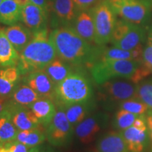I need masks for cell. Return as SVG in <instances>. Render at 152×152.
I'll list each match as a JSON object with an SVG mask.
<instances>
[{
	"instance_id": "obj_32",
	"label": "cell",
	"mask_w": 152,
	"mask_h": 152,
	"mask_svg": "<svg viewBox=\"0 0 152 152\" xmlns=\"http://www.w3.org/2000/svg\"><path fill=\"white\" fill-rule=\"evenodd\" d=\"M16 86V83H11L0 76V97L5 98L11 95Z\"/></svg>"
},
{
	"instance_id": "obj_45",
	"label": "cell",
	"mask_w": 152,
	"mask_h": 152,
	"mask_svg": "<svg viewBox=\"0 0 152 152\" xmlns=\"http://www.w3.org/2000/svg\"></svg>"
},
{
	"instance_id": "obj_22",
	"label": "cell",
	"mask_w": 152,
	"mask_h": 152,
	"mask_svg": "<svg viewBox=\"0 0 152 152\" xmlns=\"http://www.w3.org/2000/svg\"><path fill=\"white\" fill-rule=\"evenodd\" d=\"M77 68L78 67H74L61 58H56L44 69V71L46 72L55 85H56L73 73Z\"/></svg>"
},
{
	"instance_id": "obj_24",
	"label": "cell",
	"mask_w": 152,
	"mask_h": 152,
	"mask_svg": "<svg viewBox=\"0 0 152 152\" xmlns=\"http://www.w3.org/2000/svg\"><path fill=\"white\" fill-rule=\"evenodd\" d=\"M52 7L55 15L63 23L73 21L77 16V8L73 0H52Z\"/></svg>"
},
{
	"instance_id": "obj_13",
	"label": "cell",
	"mask_w": 152,
	"mask_h": 152,
	"mask_svg": "<svg viewBox=\"0 0 152 152\" xmlns=\"http://www.w3.org/2000/svg\"><path fill=\"white\" fill-rule=\"evenodd\" d=\"M21 20L33 33L47 28V13L29 1L21 7Z\"/></svg>"
},
{
	"instance_id": "obj_10",
	"label": "cell",
	"mask_w": 152,
	"mask_h": 152,
	"mask_svg": "<svg viewBox=\"0 0 152 152\" xmlns=\"http://www.w3.org/2000/svg\"><path fill=\"white\" fill-rule=\"evenodd\" d=\"M109 119L108 114L103 112L91 114L76 126L77 139L83 144H90L101 130L107 127Z\"/></svg>"
},
{
	"instance_id": "obj_16",
	"label": "cell",
	"mask_w": 152,
	"mask_h": 152,
	"mask_svg": "<svg viewBox=\"0 0 152 152\" xmlns=\"http://www.w3.org/2000/svg\"><path fill=\"white\" fill-rule=\"evenodd\" d=\"M96 109V99L93 97L91 99L80 102L68 106L64 111L66 114L68 121L74 127L83 120L90 116Z\"/></svg>"
},
{
	"instance_id": "obj_14",
	"label": "cell",
	"mask_w": 152,
	"mask_h": 152,
	"mask_svg": "<svg viewBox=\"0 0 152 152\" xmlns=\"http://www.w3.org/2000/svg\"><path fill=\"white\" fill-rule=\"evenodd\" d=\"M121 132L130 152H146L150 145L148 130L131 126Z\"/></svg>"
},
{
	"instance_id": "obj_3",
	"label": "cell",
	"mask_w": 152,
	"mask_h": 152,
	"mask_svg": "<svg viewBox=\"0 0 152 152\" xmlns=\"http://www.w3.org/2000/svg\"><path fill=\"white\" fill-rule=\"evenodd\" d=\"M94 97L92 81L83 67H78L56 85L53 102L58 109H66L73 104Z\"/></svg>"
},
{
	"instance_id": "obj_31",
	"label": "cell",
	"mask_w": 152,
	"mask_h": 152,
	"mask_svg": "<svg viewBox=\"0 0 152 152\" xmlns=\"http://www.w3.org/2000/svg\"><path fill=\"white\" fill-rule=\"evenodd\" d=\"M20 71L16 66H11L7 67L5 69L0 70V76L3 77L7 80L13 83H18L20 78Z\"/></svg>"
},
{
	"instance_id": "obj_4",
	"label": "cell",
	"mask_w": 152,
	"mask_h": 152,
	"mask_svg": "<svg viewBox=\"0 0 152 152\" xmlns=\"http://www.w3.org/2000/svg\"><path fill=\"white\" fill-rule=\"evenodd\" d=\"M142 64V60L99 59L90 68L93 80L97 85L115 78L131 79Z\"/></svg>"
},
{
	"instance_id": "obj_19",
	"label": "cell",
	"mask_w": 152,
	"mask_h": 152,
	"mask_svg": "<svg viewBox=\"0 0 152 152\" xmlns=\"http://www.w3.org/2000/svg\"><path fill=\"white\" fill-rule=\"evenodd\" d=\"M54 102L50 99L40 98L28 106L39 124L46 128L56 113Z\"/></svg>"
},
{
	"instance_id": "obj_40",
	"label": "cell",
	"mask_w": 152,
	"mask_h": 152,
	"mask_svg": "<svg viewBox=\"0 0 152 152\" xmlns=\"http://www.w3.org/2000/svg\"><path fill=\"white\" fill-rule=\"evenodd\" d=\"M0 152H11L10 149L6 145H1L0 147Z\"/></svg>"
},
{
	"instance_id": "obj_6",
	"label": "cell",
	"mask_w": 152,
	"mask_h": 152,
	"mask_svg": "<svg viewBox=\"0 0 152 152\" xmlns=\"http://www.w3.org/2000/svg\"><path fill=\"white\" fill-rule=\"evenodd\" d=\"M95 28V44L104 46L111 42L116 22L115 14L107 0H103L89 9Z\"/></svg>"
},
{
	"instance_id": "obj_15",
	"label": "cell",
	"mask_w": 152,
	"mask_h": 152,
	"mask_svg": "<svg viewBox=\"0 0 152 152\" xmlns=\"http://www.w3.org/2000/svg\"><path fill=\"white\" fill-rule=\"evenodd\" d=\"M10 42L19 54L29 44L33 37V33L21 24H15L4 29Z\"/></svg>"
},
{
	"instance_id": "obj_29",
	"label": "cell",
	"mask_w": 152,
	"mask_h": 152,
	"mask_svg": "<svg viewBox=\"0 0 152 152\" xmlns=\"http://www.w3.org/2000/svg\"><path fill=\"white\" fill-rule=\"evenodd\" d=\"M136 98L152 109V80H144L137 84Z\"/></svg>"
},
{
	"instance_id": "obj_5",
	"label": "cell",
	"mask_w": 152,
	"mask_h": 152,
	"mask_svg": "<svg viewBox=\"0 0 152 152\" xmlns=\"http://www.w3.org/2000/svg\"><path fill=\"white\" fill-rule=\"evenodd\" d=\"M97 85L98 99L107 110H112L125 100L136 98L137 85L131 80L113 79Z\"/></svg>"
},
{
	"instance_id": "obj_27",
	"label": "cell",
	"mask_w": 152,
	"mask_h": 152,
	"mask_svg": "<svg viewBox=\"0 0 152 152\" xmlns=\"http://www.w3.org/2000/svg\"><path fill=\"white\" fill-rule=\"evenodd\" d=\"M39 99H40L39 94L23 83L16 85L11 94V100L15 103L26 106H29Z\"/></svg>"
},
{
	"instance_id": "obj_30",
	"label": "cell",
	"mask_w": 152,
	"mask_h": 152,
	"mask_svg": "<svg viewBox=\"0 0 152 152\" xmlns=\"http://www.w3.org/2000/svg\"><path fill=\"white\" fill-rule=\"evenodd\" d=\"M119 109H124L130 113H134L136 115L146 114L148 111L147 106L144 104L142 101L137 98L130 99L121 102L118 106Z\"/></svg>"
},
{
	"instance_id": "obj_41",
	"label": "cell",
	"mask_w": 152,
	"mask_h": 152,
	"mask_svg": "<svg viewBox=\"0 0 152 152\" xmlns=\"http://www.w3.org/2000/svg\"><path fill=\"white\" fill-rule=\"evenodd\" d=\"M16 2L20 6H23L26 4H27L28 2H29V1H30V0H16Z\"/></svg>"
},
{
	"instance_id": "obj_33",
	"label": "cell",
	"mask_w": 152,
	"mask_h": 152,
	"mask_svg": "<svg viewBox=\"0 0 152 152\" xmlns=\"http://www.w3.org/2000/svg\"><path fill=\"white\" fill-rule=\"evenodd\" d=\"M142 64L152 73V46L149 44L143 49Z\"/></svg>"
},
{
	"instance_id": "obj_25",
	"label": "cell",
	"mask_w": 152,
	"mask_h": 152,
	"mask_svg": "<svg viewBox=\"0 0 152 152\" xmlns=\"http://www.w3.org/2000/svg\"><path fill=\"white\" fill-rule=\"evenodd\" d=\"M142 47L133 50H125L115 47L111 48H105L104 47L99 59L142 60Z\"/></svg>"
},
{
	"instance_id": "obj_21",
	"label": "cell",
	"mask_w": 152,
	"mask_h": 152,
	"mask_svg": "<svg viewBox=\"0 0 152 152\" xmlns=\"http://www.w3.org/2000/svg\"><path fill=\"white\" fill-rule=\"evenodd\" d=\"M21 20V6L16 0H3L0 5V22L13 26Z\"/></svg>"
},
{
	"instance_id": "obj_1",
	"label": "cell",
	"mask_w": 152,
	"mask_h": 152,
	"mask_svg": "<svg viewBox=\"0 0 152 152\" xmlns=\"http://www.w3.org/2000/svg\"><path fill=\"white\" fill-rule=\"evenodd\" d=\"M58 58L74 66L90 68L99 60L104 46H94L81 37L73 27L62 26L49 35Z\"/></svg>"
},
{
	"instance_id": "obj_7",
	"label": "cell",
	"mask_w": 152,
	"mask_h": 152,
	"mask_svg": "<svg viewBox=\"0 0 152 152\" xmlns=\"http://www.w3.org/2000/svg\"><path fill=\"white\" fill-rule=\"evenodd\" d=\"M145 39V32L140 25L123 19L115 22L111 42L113 47L125 50H133L142 47Z\"/></svg>"
},
{
	"instance_id": "obj_2",
	"label": "cell",
	"mask_w": 152,
	"mask_h": 152,
	"mask_svg": "<svg viewBox=\"0 0 152 152\" xmlns=\"http://www.w3.org/2000/svg\"><path fill=\"white\" fill-rule=\"evenodd\" d=\"M56 50L47 28L33 33V37L20 54L17 65L20 75L44 70L56 58Z\"/></svg>"
},
{
	"instance_id": "obj_36",
	"label": "cell",
	"mask_w": 152,
	"mask_h": 152,
	"mask_svg": "<svg viewBox=\"0 0 152 152\" xmlns=\"http://www.w3.org/2000/svg\"><path fill=\"white\" fill-rule=\"evenodd\" d=\"M146 120H147V130L149 132L150 139V147H151V152H152V109L148 110L146 114Z\"/></svg>"
},
{
	"instance_id": "obj_11",
	"label": "cell",
	"mask_w": 152,
	"mask_h": 152,
	"mask_svg": "<svg viewBox=\"0 0 152 152\" xmlns=\"http://www.w3.org/2000/svg\"><path fill=\"white\" fill-rule=\"evenodd\" d=\"M5 109L18 131L31 130L40 125L28 106L20 105L10 100L6 104Z\"/></svg>"
},
{
	"instance_id": "obj_34",
	"label": "cell",
	"mask_w": 152,
	"mask_h": 152,
	"mask_svg": "<svg viewBox=\"0 0 152 152\" xmlns=\"http://www.w3.org/2000/svg\"><path fill=\"white\" fill-rule=\"evenodd\" d=\"M77 9L80 11H86L94 6L103 0H73Z\"/></svg>"
},
{
	"instance_id": "obj_44",
	"label": "cell",
	"mask_w": 152,
	"mask_h": 152,
	"mask_svg": "<svg viewBox=\"0 0 152 152\" xmlns=\"http://www.w3.org/2000/svg\"><path fill=\"white\" fill-rule=\"evenodd\" d=\"M1 145H2V144H1V143H0V147H1Z\"/></svg>"
},
{
	"instance_id": "obj_26",
	"label": "cell",
	"mask_w": 152,
	"mask_h": 152,
	"mask_svg": "<svg viewBox=\"0 0 152 152\" xmlns=\"http://www.w3.org/2000/svg\"><path fill=\"white\" fill-rule=\"evenodd\" d=\"M18 130L16 128L10 115L4 109L0 114V143L2 145L16 141Z\"/></svg>"
},
{
	"instance_id": "obj_42",
	"label": "cell",
	"mask_w": 152,
	"mask_h": 152,
	"mask_svg": "<svg viewBox=\"0 0 152 152\" xmlns=\"http://www.w3.org/2000/svg\"><path fill=\"white\" fill-rule=\"evenodd\" d=\"M148 44L152 46V33H151L148 36Z\"/></svg>"
},
{
	"instance_id": "obj_18",
	"label": "cell",
	"mask_w": 152,
	"mask_h": 152,
	"mask_svg": "<svg viewBox=\"0 0 152 152\" xmlns=\"http://www.w3.org/2000/svg\"><path fill=\"white\" fill-rule=\"evenodd\" d=\"M77 33L90 44H95V28L90 10L81 11L74 20L73 27Z\"/></svg>"
},
{
	"instance_id": "obj_37",
	"label": "cell",
	"mask_w": 152,
	"mask_h": 152,
	"mask_svg": "<svg viewBox=\"0 0 152 152\" xmlns=\"http://www.w3.org/2000/svg\"><path fill=\"white\" fill-rule=\"evenodd\" d=\"M30 1L42 9L45 12L48 13L49 5L47 0H30Z\"/></svg>"
},
{
	"instance_id": "obj_43",
	"label": "cell",
	"mask_w": 152,
	"mask_h": 152,
	"mask_svg": "<svg viewBox=\"0 0 152 152\" xmlns=\"http://www.w3.org/2000/svg\"><path fill=\"white\" fill-rule=\"evenodd\" d=\"M2 1H3V0H0V5H1V2H2Z\"/></svg>"
},
{
	"instance_id": "obj_20",
	"label": "cell",
	"mask_w": 152,
	"mask_h": 152,
	"mask_svg": "<svg viewBox=\"0 0 152 152\" xmlns=\"http://www.w3.org/2000/svg\"><path fill=\"white\" fill-rule=\"evenodd\" d=\"M20 54L10 42L4 33L0 30V66L11 67L18 65Z\"/></svg>"
},
{
	"instance_id": "obj_9",
	"label": "cell",
	"mask_w": 152,
	"mask_h": 152,
	"mask_svg": "<svg viewBox=\"0 0 152 152\" xmlns=\"http://www.w3.org/2000/svg\"><path fill=\"white\" fill-rule=\"evenodd\" d=\"M115 14L123 20L140 25L147 20L150 4L145 0H107Z\"/></svg>"
},
{
	"instance_id": "obj_17",
	"label": "cell",
	"mask_w": 152,
	"mask_h": 152,
	"mask_svg": "<svg viewBox=\"0 0 152 152\" xmlns=\"http://www.w3.org/2000/svg\"><path fill=\"white\" fill-rule=\"evenodd\" d=\"M96 152H130L121 132L111 131L98 140Z\"/></svg>"
},
{
	"instance_id": "obj_8",
	"label": "cell",
	"mask_w": 152,
	"mask_h": 152,
	"mask_svg": "<svg viewBox=\"0 0 152 152\" xmlns=\"http://www.w3.org/2000/svg\"><path fill=\"white\" fill-rule=\"evenodd\" d=\"M45 129L47 141L54 147H66L73 140L74 126L68 121L63 109H58Z\"/></svg>"
},
{
	"instance_id": "obj_35",
	"label": "cell",
	"mask_w": 152,
	"mask_h": 152,
	"mask_svg": "<svg viewBox=\"0 0 152 152\" xmlns=\"http://www.w3.org/2000/svg\"><path fill=\"white\" fill-rule=\"evenodd\" d=\"M9 148L11 152H29L30 148L17 141L4 144Z\"/></svg>"
},
{
	"instance_id": "obj_28",
	"label": "cell",
	"mask_w": 152,
	"mask_h": 152,
	"mask_svg": "<svg viewBox=\"0 0 152 152\" xmlns=\"http://www.w3.org/2000/svg\"><path fill=\"white\" fill-rule=\"evenodd\" d=\"M138 115L124 109H119L114 116L113 121V127L120 132L132 126Z\"/></svg>"
},
{
	"instance_id": "obj_12",
	"label": "cell",
	"mask_w": 152,
	"mask_h": 152,
	"mask_svg": "<svg viewBox=\"0 0 152 152\" xmlns=\"http://www.w3.org/2000/svg\"><path fill=\"white\" fill-rule=\"evenodd\" d=\"M22 82L35 90L40 98L54 99L56 85L44 70L26 74L23 77Z\"/></svg>"
},
{
	"instance_id": "obj_39",
	"label": "cell",
	"mask_w": 152,
	"mask_h": 152,
	"mask_svg": "<svg viewBox=\"0 0 152 152\" xmlns=\"http://www.w3.org/2000/svg\"><path fill=\"white\" fill-rule=\"evenodd\" d=\"M6 104H7V102L5 101V98L0 97V114L2 113L4 110L5 109Z\"/></svg>"
},
{
	"instance_id": "obj_38",
	"label": "cell",
	"mask_w": 152,
	"mask_h": 152,
	"mask_svg": "<svg viewBox=\"0 0 152 152\" xmlns=\"http://www.w3.org/2000/svg\"><path fill=\"white\" fill-rule=\"evenodd\" d=\"M29 152H54L50 149L47 147H40V146H37V147L30 148Z\"/></svg>"
},
{
	"instance_id": "obj_23",
	"label": "cell",
	"mask_w": 152,
	"mask_h": 152,
	"mask_svg": "<svg viewBox=\"0 0 152 152\" xmlns=\"http://www.w3.org/2000/svg\"><path fill=\"white\" fill-rule=\"evenodd\" d=\"M46 140V129L40 125L31 130L18 131L16 141L33 148L40 145Z\"/></svg>"
}]
</instances>
